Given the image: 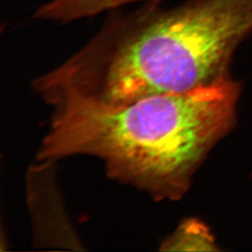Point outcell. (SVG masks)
Listing matches in <instances>:
<instances>
[{"instance_id": "6da1fadb", "label": "cell", "mask_w": 252, "mask_h": 252, "mask_svg": "<svg viewBox=\"0 0 252 252\" xmlns=\"http://www.w3.org/2000/svg\"><path fill=\"white\" fill-rule=\"evenodd\" d=\"M36 91L52 110L36 159L93 157L110 178L173 198L233 125L239 89L226 78L123 105L60 88Z\"/></svg>"}, {"instance_id": "7a4b0ae2", "label": "cell", "mask_w": 252, "mask_h": 252, "mask_svg": "<svg viewBox=\"0 0 252 252\" xmlns=\"http://www.w3.org/2000/svg\"><path fill=\"white\" fill-rule=\"evenodd\" d=\"M113 16L80 51L35 81L123 105L226 79L236 48L252 32V0L159 1Z\"/></svg>"}, {"instance_id": "3957f363", "label": "cell", "mask_w": 252, "mask_h": 252, "mask_svg": "<svg viewBox=\"0 0 252 252\" xmlns=\"http://www.w3.org/2000/svg\"><path fill=\"white\" fill-rule=\"evenodd\" d=\"M55 162L36 159L27 172V204L34 243L83 250L64 208L56 181Z\"/></svg>"}, {"instance_id": "277c9868", "label": "cell", "mask_w": 252, "mask_h": 252, "mask_svg": "<svg viewBox=\"0 0 252 252\" xmlns=\"http://www.w3.org/2000/svg\"><path fill=\"white\" fill-rule=\"evenodd\" d=\"M163 251L213 252L218 251L215 239L204 223L189 220L180 224L177 231L162 244Z\"/></svg>"}, {"instance_id": "5b68a950", "label": "cell", "mask_w": 252, "mask_h": 252, "mask_svg": "<svg viewBox=\"0 0 252 252\" xmlns=\"http://www.w3.org/2000/svg\"><path fill=\"white\" fill-rule=\"evenodd\" d=\"M153 1L160 2L162 0H53L52 7L57 18L63 22H71L94 16L128 4Z\"/></svg>"}, {"instance_id": "8992f818", "label": "cell", "mask_w": 252, "mask_h": 252, "mask_svg": "<svg viewBox=\"0 0 252 252\" xmlns=\"http://www.w3.org/2000/svg\"><path fill=\"white\" fill-rule=\"evenodd\" d=\"M0 170H1V157H0ZM8 247V241L6 234L4 231L3 222H2V216H1V209H0V252L6 251Z\"/></svg>"}]
</instances>
